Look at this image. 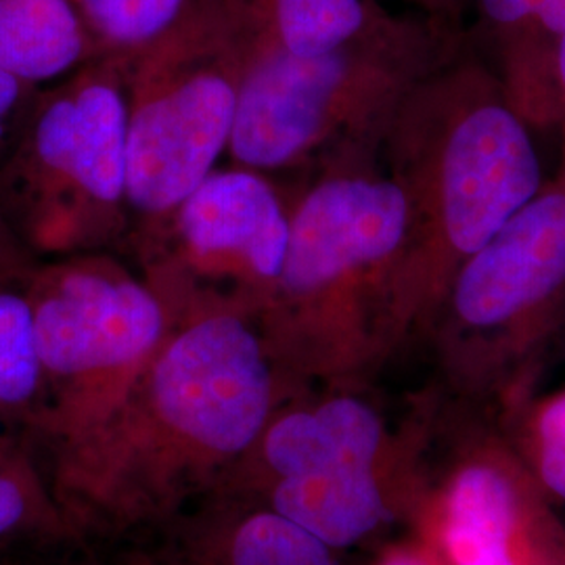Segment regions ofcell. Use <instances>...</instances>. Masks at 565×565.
Segmentation results:
<instances>
[{"label":"cell","instance_id":"1","mask_svg":"<svg viewBox=\"0 0 565 565\" xmlns=\"http://www.w3.org/2000/svg\"><path fill=\"white\" fill-rule=\"evenodd\" d=\"M294 390L256 323L174 324L114 415L46 465L76 541H130L223 484Z\"/></svg>","mask_w":565,"mask_h":565},{"label":"cell","instance_id":"2","mask_svg":"<svg viewBox=\"0 0 565 565\" xmlns=\"http://www.w3.org/2000/svg\"><path fill=\"white\" fill-rule=\"evenodd\" d=\"M532 132L467 44L404 99L382 147L408 205L394 343L436 312L459 266L543 189Z\"/></svg>","mask_w":565,"mask_h":565},{"label":"cell","instance_id":"3","mask_svg":"<svg viewBox=\"0 0 565 565\" xmlns=\"http://www.w3.org/2000/svg\"><path fill=\"white\" fill-rule=\"evenodd\" d=\"M408 205L382 156L303 179L268 302L254 321L294 392L348 382L394 348V281Z\"/></svg>","mask_w":565,"mask_h":565},{"label":"cell","instance_id":"4","mask_svg":"<svg viewBox=\"0 0 565 565\" xmlns=\"http://www.w3.org/2000/svg\"><path fill=\"white\" fill-rule=\"evenodd\" d=\"M463 49L461 28L392 11L317 55L254 46L226 160L277 179H308L380 158L411 90Z\"/></svg>","mask_w":565,"mask_h":565},{"label":"cell","instance_id":"5","mask_svg":"<svg viewBox=\"0 0 565 565\" xmlns=\"http://www.w3.org/2000/svg\"><path fill=\"white\" fill-rule=\"evenodd\" d=\"M132 57L102 53L41 86L0 156V218L36 263L126 252Z\"/></svg>","mask_w":565,"mask_h":565},{"label":"cell","instance_id":"6","mask_svg":"<svg viewBox=\"0 0 565 565\" xmlns=\"http://www.w3.org/2000/svg\"><path fill=\"white\" fill-rule=\"evenodd\" d=\"M254 46L231 0H189L135 53L126 120L130 235L158 223L228 156Z\"/></svg>","mask_w":565,"mask_h":565},{"label":"cell","instance_id":"7","mask_svg":"<svg viewBox=\"0 0 565 565\" xmlns=\"http://www.w3.org/2000/svg\"><path fill=\"white\" fill-rule=\"evenodd\" d=\"M46 419V452L105 424L163 340L172 321L135 264L116 252L41 260L28 270Z\"/></svg>","mask_w":565,"mask_h":565},{"label":"cell","instance_id":"8","mask_svg":"<svg viewBox=\"0 0 565 565\" xmlns=\"http://www.w3.org/2000/svg\"><path fill=\"white\" fill-rule=\"evenodd\" d=\"M296 189L228 162L130 235L124 256L162 300L172 327L207 315L258 319L281 273Z\"/></svg>","mask_w":565,"mask_h":565},{"label":"cell","instance_id":"9","mask_svg":"<svg viewBox=\"0 0 565 565\" xmlns=\"http://www.w3.org/2000/svg\"><path fill=\"white\" fill-rule=\"evenodd\" d=\"M564 300L565 179L557 177L459 266L436 312L455 350L471 342L461 363L486 371L532 340Z\"/></svg>","mask_w":565,"mask_h":565},{"label":"cell","instance_id":"10","mask_svg":"<svg viewBox=\"0 0 565 565\" xmlns=\"http://www.w3.org/2000/svg\"><path fill=\"white\" fill-rule=\"evenodd\" d=\"M384 443V417L361 394L342 387L302 398L298 390L275 408L258 440L214 492L247 497L287 478L377 469Z\"/></svg>","mask_w":565,"mask_h":565},{"label":"cell","instance_id":"11","mask_svg":"<svg viewBox=\"0 0 565 565\" xmlns=\"http://www.w3.org/2000/svg\"><path fill=\"white\" fill-rule=\"evenodd\" d=\"M116 565H335L333 548L260 501L212 492L124 541Z\"/></svg>","mask_w":565,"mask_h":565},{"label":"cell","instance_id":"12","mask_svg":"<svg viewBox=\"0 0 565 565\" xmlns=\"http://www.w3.org/2000/svg\"><path fill=\"white\" fill-rule=\"evenodd\" d=\"M476 32L507 102L532 130L559 128L557 63L565 0H469Z\"/></svg>","mask_w":565,"mask_h":565},{"label":"cell","instance_id":"13","mask_svg":"<svg viewBox=\"0 0 565 565\" xmlns=\"http://www.w3.org/2000/svg\"><path fill=\"white\" fill-rule=\"evenodd\" d=\"M247 499L275 509L333 551L361 543L390 518L377 469L287 478Z\"/></svg>","mask_w":565,"mask_h":565},{"label":"cell","instance_id":"14","mask_svg":"<svg viewBox=\"0 0 565 565\" xmlns=\"http://www.w3.org/2000/svg\"><path fill=\"white\" fill-rule=\"evenodd\" d=\"M102 55L67 0H0V67L39 86Z\"/></svg>","mask_w":565,"mask_h":565},{"label":"cell","instance_id":"15","mask_svg":"<svg viewBox=\"0 0 565 565\" xmlns=\"http://www.w3.org/2000/svg\"><path fill=\"white\" fill-rule=\"evenodd\" d=\"M0 270V431L41 443L46 384L28 291V270Z\"/></svg>","mask_w":565,"mask_h":565},{"label":"cell","instance_id":"16","mask_svg":"<svg viewBox=\"0 0 565 565\" xmlns=\"http://www.w3.org/2000/svg\"><path fill=\"white\" fill-rule=\"evenodd\" d=\"M256 46L317 55L363 34L390 13L380 0H231Z\"/></svg>","mask_w":565,"mask_h":565},{"label":"cell","instance_id":"17","mask_svg":"<svg viewBox=\"0 0 565 565\" xmlns=\"http://www.w3.org/2000/svg\"><path fill=\"white\" fill-rule=\"evenodd\" d=\"M515 494L490 467L461 471L448 494L445 539L457 565H518L509 551Z\"/></svg>","mask_w":565,"mask_h":565},{"label":"cell","instance_id":"18","mask_svg":"<svg viewBox=\"0 0 565 565\" xmlns=\"http://www.w3.org/2000/svg\"><path fill=\"white\" fill-rule=\"evenodd\" d=\"M25 438L0 431V541L74 543L53 492Z\"/></svg>","mask_w":565,"mask_h":565},{"label":"cell","instance_id":"19","mask_svg":"<svg viewBox=\"0 0 565 565\" xmlns=\"http://www.w3.org/2000/svg\"><path fill=\"white\" fill-rule=\"evenodd\" d=\"M99 53L135 55L163 34L189 0H67Z\"/></svg>","mask_w":565,"mask_h":565},{"label":"cell","instance_id":"20","mask_svg":"<svg viewBox=\"0 0 565 565\" xmlns=\"http://www.w3.org/2000/svg\"><path fill=\"white\" fill-rule=\"evenodd\" d=\"M539 440L543 480L565 499V392L545 404L539 417Z\"/></svg>","mask_w":565,"mask_h":565},{"label":"cell","instance_id":"21","mask_svg":"<svg viewBox=\"0 0 565 565\" xmlns=\"http://www.w3.org/2000/svg\"><path fill=\"white\" fill-rule=\"evenodd\" d=\"M39 88V84L23 81L0 67V156L18 132L21 120Z\"/></svg>","mask_w":565,"mask_h":565},{"label":"cell","instance_id":"22","mask_svg":"<svg viewBox=\"0 0 565 565\" xmlns=\"http://www.w3.org/2000/svg\"><path fill=\"white\" fill-rule=\"evenodd\" d=\"M411 2L417 13H424L431 20L445 21L455 28H461L465 9L469 7V0H406Z\"/></svg>","mask_w":565,"mask_h":565},{"label":"cell","instance_id":"23","mask_svg":"<svg viewBox=\"0 0 565 565\" xmlns=\"http://www.w3.org/2000/svg\"><path fill=\"white\" fill-rule=\"evenodd\" d=\"M36 260L21 247L18 239L11 235L7 224L0 218V270H11V268H23L30 266Z\"/></svg>","mask_w":565,"mask_h":565},{"label":"cell","instance_id":"24","mask_svg":"<svg viewBox=\"0 0 565 565\" xmlns=\"http://www.w3.org/2000/svg\"><path fill=\"white\" fill-rule=\"evenodd\" d=\"M557 81H559V105H562V120H559V135H562V166L559 174L565 179V32L562 36V46H559V63H557Z\"/></svg>","mask_w":565,"mask_h":565},{"label":"cell","instance_id":"25","mask_svg":"<svg viewBox=\"0 0 565 565\" xmlns=\"http://www.w3.org/2000/svg\"><path fill=\"white\" fill-rule=\"evenodd\" d=\"M382 565H427L422 557L413 555V553H394L385 559Z\"/></svg>","mask_w":565,"mask_h":565}]
</instances>
